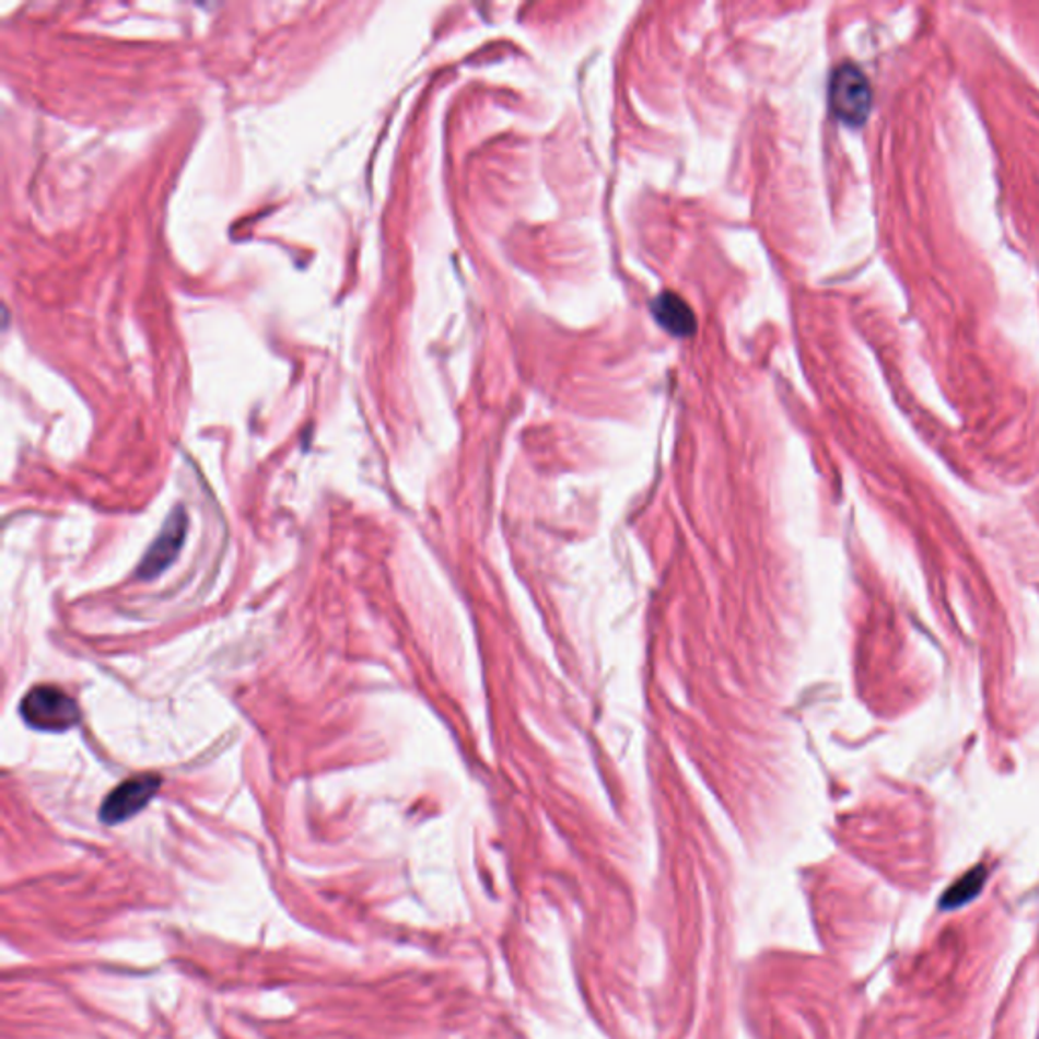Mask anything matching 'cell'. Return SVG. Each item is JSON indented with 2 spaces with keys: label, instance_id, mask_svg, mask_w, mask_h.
<instances>
[{
  "label": "cell",
  "instance_id": "7a4b0ae2",
  "mask_svg": "<svg viewBox=\"0 0 1039 1039\" xmlns=\"http://www.w3.org/2000/svg\"><path fill=\"white\" fill-rule=\"evenodd\" d=\"M830 108L849 127H861L871 108V87L857 66L844 63L830 78Z\"/></svg>",
  "mask_w": 1039,
  "mask_h": 1039
},
{
  "label": "cell",
  "instance_id": "8992f818",
  "mask_svg": "<svg viewBox=\"0 0 1039 1039\" xmlns=\"http://www.w3.org/2000/svg\"><path fill=\"white\" fill-rule=\"evenodd\" d=\"M984 882H987V871H984V867L970 869L967 875H962V877L944 894V898L941 899L942 910L950 912V910L967 906L969 901H972V899L981 894Z\"/></svg>",
  "mask_w": 1039,
  "mask_h": 1039
},
{
  "label": "cell",
  "instance_id": "6da1fadb",
  "mask_svg": "<svg viewBox=\"0 0 1039 1039\" xmlns=\"http://www.w3.org/2000/svg\"><path fill=\"white\" fill-rule=\"evenodd\" d=\"M21 716L31 729L63 733L80 723L82 713L68 692L57 687H35L21 701Z\"/></svg>",
  "mask_w": 1039,
  "mask_h": 1039
},
{
  "label": "cell",
  "instance_id": "3957f363",
  "mask_svg": "<svg viewBox=\"0 0 1039 1039\" xmlns=\"http://www.w3.org/2000/svg\"><path fill=\"white\" fill-rule=\"evenodd\" d=\"M159 787H161V778L155 773H141V775L130 778L120 786L114 787L113 792L106 796V801L102 802L100 820L104 825L127 822L149 806V802L155 798Z\"/></svg>",
  "mask_w": 1039,
  "mask_h": 1039
},
{
  "label": "cell",
  "instance_id": "5b68a950",
  "mask_svg": "<svg viewBox=\"0 0 1039 1039\" xmlns=\"http://www.w3.org/2000/svg\"><path fill=\"white\" fill-rule=\"evenodd\" d=\"M652 313L662 329L676 338H690L697 329V317L687 301L676 293H662L652 303Z\"/></svg>",
  "mask_w": 1039,
  "mask_h": 1039
},
{
  "label": "cell",
  "instance_id": "277c9868",
  "mask_svg": "<svg viewBox=\"0 0 1039 1039\" xmlns=\"http://www.w3.org/2000/svg\"><path fill=\"white\" fill-rule=\"evenodd\" d=\"M187 528H189V520H187V514L183 507H175L171 512L170 518L165 522L163 530L159 533V536L155 538V542L149 548V552L144 554L141 564H139V571L137 575L141 579H155V576L165 573L170 569L171 564L177 559V554L182 552L183 542H185V536H187Z\"/></svg>",
  "mask_w": 1039,
  "mask_h": 1039
}]
</instances>
